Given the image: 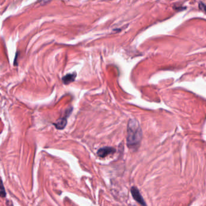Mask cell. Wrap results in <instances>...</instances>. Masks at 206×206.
Masks as SVG:
<instances>
[{
    "label": "cell",
    "instance_id": "5",
    "mask_svg": "<svg viewBox=\"0 0 206 206\" xmlns=\"http://www.w3.org/2000/svg\"><path fill=\"white\" fill-rule=\"evenodd\" d=\"M67 124V118L63 117V118L59 119L57 121H56V123L54 124V125L57 129L62 130L65 128V126H66Z\"/></svg>",
    "mask_w": 206,
    "mask_h": 206
},
{
    "label": "cell",
    "instance_id": "4",
    "mask_svg": "<svg viewBox=\"0 0 206 206\" xmlns=\"http://www.w3.org/2000/svg\"><path fill=\"white\" fill-rule=\"evenodd\" d=\"M76 77V73H71L68 74L66 76L62 77V81L65 85H68V84L72 83L75 80V78Z\"/></svg>",
    "mask_w": 206,
    "mask_h": 206
},
{
    "label": "cell",
    "instance_id": "2",
    "mask_svg": "<svg viewBox=\"0 0 206 206\" xmlns=\"http://www.w3.org/2000/svg\"><path fill=\"white\" fill-rule=\"evenodd\" d=\"M131 193L132 195L134 200L137 202L139 204L142 206H146V203L143 198L142 195L140 192V191L135 186H133L131 188Z\"/></svg>",
    "mask_w": 206,
    "mask_h": 206
},
{
    "label": "cell",
    "instance_id": "1",
    "mask_svg": "<svg viewBox=\"0 0 206 206\" xmlns=\"http://www.w3.org/2000/svg\"><path fill=\"white\" fill-rule=\"evenodd\" d=\"M142 138V131L138 122L135 119L129 121L128 124L127 145L132 149H137Z\"/></svg>",
    "mask_w": 206,
    "mask_h": 206
},
{
    "label": "cell",
    "instance_id": "6",
    "mask_svg": "<svg viewBox=\"0 0 206 206\" xmlns=\"http://www.w3.org/2000/svg\"><path fill=\"white\" fill-rule=\"evenodd\" d=\"M6 196V191H0V196L1 198H5Z\"/></svg>",
    "mask_w": 206,
    "mask_h": 206
},
{
    "label": "cell",
    "instance_id": "3",
    "mask_svg": "<svg viewBox=\"0 0 206 206\" xmlns=\"http://www.w3.org/2000/svg\"><path fill=\"white\" fill-rule=\"evenodd\" d=\"M116 152V149L112 147H104L99 149L97 154L100 157L104 158L108 155L113 154Z\"/></svg>",
    "mask_w": 206,
    "mask_h": 206
},
{
    "label": "cell",
    "instance_id": "7",
    "mask_svg": "<svg viewBox=\"0 0 206 206\" xmlns=\"http://www.w3.org/2000/svg\"><path fill=\"white\" fill-rule=\"evenodd\" d=\"M0 191H5L4 184L1 179H0Z\"/></svg>",
    "mask_w": 206,
    "mask_h": 206
}]
</instances>
